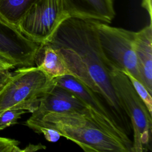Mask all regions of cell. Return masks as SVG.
<instances>
[{
	"mask_svg": "<svg viewBox=\"0 0 152 152\" xmlns=\"http://www.w3.org/2000/svg\"><path fill=\"white\" fill-rule=\"evenodd\" d=\"M95 22L69 16L61 22L46 43L59 52L71 74L100 99L129 137L130 119L112 84L110 66L102 54Z\"/></svg>",
	"mask_w": 152,
	"mask_h": 152,
	"instance_id": "cell-1",
	"label": "cell"
},
{
	"mask_svg": "<svg viewBox=\"0 0 152 152\" xmlns=\"http://www.w3.org/2000/svg\"><path fill=\"white\" fill-rule=\"evenodd\" d=\"M25 125L53 129L86 152H129L122 142L96 124L89 113H50L38 118L30 117Z\"/></svg>",
	"mask_w": 152,
	"mask_h": 152,
	"instance_id": "cell-2",
	"label": "cell"
},
{
	"mask_svg": "<svg viewBox=\"0 0 152 152\" xmlns=\"http://www.w3.org/2000/svg\"><path fill=\"white\" fill-rule=\"evenodd\" d=\"M55 84L54 78L36 66L17 68L0 91V114L10 109L33 112Z\"/></svg>",
	"mask_w": 152,
	"mask_h": 152,
	"instance_id": "cell-3",
	"label": "cell"
},
{
	"mask_svg": "<svg viewBox=\"0 0 152 152\" xmlns=\"http://www.w3.org/2000/svg\"><path fill=\"white\" fill-rule=\"evenodd\" d=\"M109 74L112 84L130 119L133 130L132 152H142L150 147L152 132L151 114L135 91L128 77L110 66Z\"/></svg>",
	"mask_w": 152,
	"mask_h": 152,
	"instance_id": "cell-4",
	"label": "cell"
},
{
	"mask_svg": "<svg viewBox=\"0 0 152 152\" xmlns=\"http://www.w3.org/2000/svg\"><path fill=\"white\" fill-rule=\"evenodd\" d=\"M95 23L100 49L109 65L128 72L141 81L134 51L135 32L98 21Z\"/></svg>",
	"mask_w": 152,
	"mask_h": 152,
	"instance_id": "cell-5",
	"label": "cell"
},
{
	"mask_svg": "<svg viewBox=\"0 0 152 152\" xmlns=\"http://www.w3.org/2000/svg\"><path fill=\"white\" fill-rule=\"evenodd\" d=\"M68 17L63 0H38L21 20L17 28L31 40L45 43Z\"/></svg>",
	"mask_w": 152,
	"mask_h": 152,
	"instance_id": "cell-6",
	"label": "cell"
},
{
	"mask_svg": "<svg viewBox=\"0 0 152 152\" xmlns=\"http://www.w3.org/2000/svg\"><path fill=\"white\" fill-rule=\"evenodd\" d=\"M55 84L72 92L88 109L90 117L100 128L122 142L132 152V141L116 122L100 99L86 86L72 75L54 78Z\"/></svg>",
	"mask_w": 152,
	"mask_h": 152,
	"instance_id": "cell-7",
	"label": "cell"
},
{
	"mask_svg": "<svg viewBox=\"0 0 152 152\" xmlns=\"http://www.w3.org/2000/svg\"><path fill=\"white\" fill-rule=\"evenodd\" d=\"M40 44L24 35L0 18V59L14 68L34 66Z\"/></svg>",
	"mask_w": 152,
	"mask_h": 152,
	"instance_id": "cell-8",
	"label": "cell"
},
{
	"mask_svg": "<svg viewBox=\"0 0 152 152\" xmlns=\"http://www.w3.org/2000/svg\"><path fill=\"white\" fill-rule=\"evenodd\" d=\"M89 113L83 102L72 92L56 84L41 99L31 118H38L50 113Z\"/></svg>",
	"mask_w": 152,
	"mask_h": 152,
	"instance_id": "cell-9",
	"label": "cell"
},
{
	"mask_svg": "<svg viewBox=\"0 0 152 152\" xmlns=\"http://www.w3.org/2000/svg\"><path fill=\"white\" fill-rule=\"evenodd\" d=\"M69 16L110 23L115 16L114 0H63Z\"/></svg>",
	"mask_w": 152,
	"mask_h": 152,
	"instance_id": "cell-10",
	"label": "cell"
},
{
	"mask_svg": "<svg viewBox=\"0 0 152 152\" xmlns=\"http://www.w3.org/2000/svg\"><path fill=\"white\" fill-rule=\"evenodd\" d=\"M134 51L141 83L152 93V27L151 23L135 32Z\"/></svg>",
	"mask_w": 152,
	"mask_h": 152,
	"instance_id": "cell-11",
	"label": "cell"
},
{
	"mask_svg": "<svg viewBox=\"0 0 152 152\" xmlns=\"http://www.w3.org/2000/svg\"><path fill=\"white\" fill-rule=\"evenodd\" d=\"M34 66L53 78L71 75L59 52L48 43L40 44L35 57Z\"/></svg>",
	"mask_w": 152,
	"mask_h": 152,
	"instance_id": "cell-12",
	"label": "cell"
},
{
	"mask_svg": "<svg viewBox=\"0 0 152 152\" xmlns=\"http://www.w3.org/2000/svg\"><path fill=\"white\" fill-rule=\"evenodd\" d=\"M38 0H0V18L15 27Z\"/></svg>",
	"mask_w": 152,
	"mask_h": 152,
	"instance_id": "cell-13",
	"label": "cell"
},
{
	"mask_svg": "<svg viewBox=\"0 0 152 152\" xmlns=\"http://www.w3.org/2000/svg\"><path fill=\"white\" fill-rule=\"evenodd\" d=\"M123 72L128 77L135 91L145 103L149 112L152 114L151 94L149 93L145 86L140 81L135 78L132 75L128 72L124 71Z\"/></svg>",
	"mask_w": 152,
	"mask_h": 152,
	"instance_id": "cell-14",
	"label": "cell"
},
{
	"mask_svg": "<svg viewBox=\"0 0 152 152\" xmlns=\"http://www.w3.org/2000/svg\"><path fill=\"white\" fill-rule=\"evenodd\" d=\"M26 112V110L20 109H10L4 111L0 114V130L16 124L21 116Z\"/></svg>",
	"mask_w": 152,
	"mask_h": 152,
	"instance_id": "cell-15",
	"label": "cell"
},
{
	"mask_svg": "<svg viewBox=\"0 0 152 152\" xmlns=\"http://www.w3.org/2000/svg\"><path fill=\"white\" fill-rule=\"evenodd\" d=\"M29 128L37 133L42 134L44 135L45 139L49 142H56L59 140L60 137H61L59 133L53 129L46 128L39 125H33Z\"/></svg>",
	"mask_w": 152,
	"mask_h": 152,
	"instance_id": "cell-16",
	"label": "cell"
},
{
	"mask_svg": "<svg viewBox=\"0 0 152 152\" xmlns=\"http://www.w3.org/2000/svg\"><path fill=\"white\" fill-rule=\"evenodd\" d=\"M19 144L15 140L0 137V152H22Z\"/></svg>",
	"mask_w": 152,
	"mask_h": 152,
	"instance_id": "cell-17",
	"label": "cell"
},
{
	"mask_svg": "<svg viewBox=\"0 0 152 152\" xmlns=\"http://www.w3.org/2000/svg\"><path fill=\"white\" fill-rule=\"evenodd\" d=\"M14 69L11 65L0 59V87H2L10 78L12 72Z\"/></svg>",
	"mask_w": 152,
	"mask_h": 152,
	"instance_id": "cell-18",
	"label": "cell"
},
{
	"mask_svg": "<svg viewBox=\"0 0 152 152\" xmlns=\"http://www.w3.org/2000/svg\"><path fill=\"white\" fill-rule=\"evenodd\" d=\"M45 148V146L42 145L41 144H39L37 145L29 144L28 146L26 147L24 149H22V152H28V151H34L40 149Z\"/></svg>",
	"mask_w": 152,
	"mask_h": 152,
	"instance_id": "cell-19",
	"label": "cell"
},
{
	"mask_svg": "<svg viewBox=\"0 0 152 152\" xmlns=\"http://www.w3.org/2000/svg\"><path fill=\"white\" fill-rule=\"evenodd\" d=\"M151 0H142V5L143 8H144L149 14V16L150 18V20L151 18Z\"/></svg>",
	"mask_w": 152,
	"mask_h": 152,
	"instance_id": "cell-20",
	"label": "cell"
},
{
	"mask_svg": "<svg viewBox=\"0 0 152 152\" xmlns=\"http://www.w3.org/2000/svg\"><path fill=\"white\" fill-rule=\"evenodd\" d=\"M2 87H3V86H2ZM2 87H0V91H1V88H2Z\"/></svg>",
	"mask_w": 152,
	"mask_h": 152,
	"instance_id": "cell-21",
	"label": "cell"
}]
</instances>
